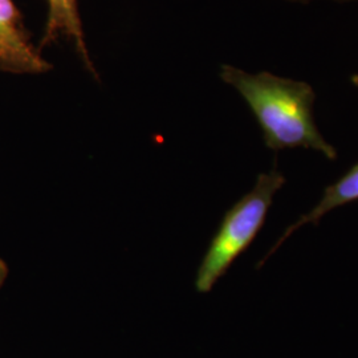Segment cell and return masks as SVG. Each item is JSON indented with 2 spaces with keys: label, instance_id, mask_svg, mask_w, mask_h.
I'll return each instance as SVG.
<instances>
[{
  "label": "cell",
  "instance_id": "3957f363",
  "mask_svg": "<svg viewBox=\"0 0 358 358\" xmlns=\"http://www.w3.org/2000/svg\"><path fill=\"white\" fill-rule=\"evenodd\" d=\"M53 69L36 48L13 0H0V72L43 75Z\"/></svg>",
  "mask_w": 358,
  "mask_h": 358
},
{
  "label": "cell",
  "instance_id": "8992f818",
  "mask_svg": "<svg viewBox=\"0 0 358 358\" xmlns=\"http://www.w3.org/2000/svg\"><path fill=\"white\" fill-rule=\"evenodd\" d=\"M7 273H8V268H7V264L0 259V287L3 285V282L7 278Z\"/></svg>",
  "mask_w": 358,
  "mask_h": 358
},
{
  "label": "cell",
  "instance_id": "5b68a950",
  "mask_svg": "<svg viewBox=\"0 0 358 358\" xmlns=\"http://www.w3.org/2000/svg\"><path fill=\"white\" fill-rule=\"evenodd\" d=\"M355 201H358V164L350 167L341 178L325 189L320 202L282 234V238L272 247L266 259H268L269 256L272 255L282 245V242L287 241L294 234V231L299 230L306 224H319L321 217L327 215L329 211L346 203H352ZM266 259L262 263H264Z\"/></svg>",
  "mask_w": 358,
  "mask_h": 358
},
{
  "label": "cell",
  "instance_id": "ba28073f",
  "mask_svg": "<svg viewBox=\"0 0 358 358\" xmlns=\"http://www.w3.org/2000/svg\"><path fill=\"white\" fill-rule=\"evenodd\" d=\"M352 83H353V85H356L358 88V75L352 77Z\"/></svg>",
  "mask_w": 358,
  "mask_h": 358
},
{
  "label": "cell",
  "instance_id": "6da1fadb",
  "mask_svg": "<svg viewBox=\"0 0 358 358\" xmlns=\"http://www.w3.org/2000/svg\"><path fill=\"white\" fill-rule=\"evenodd\" d=\"M220 78L239 92L255 115L266 146L279 152L304 148L337 158V150L322 137L313 117L316 93L304 81L279 77L269 72L248 73L223 64Z\"/></svg>",
  "mask_w": 358,
  "mask_h": 358
},
{
  "label": "cell",
  "instance_id": "277c9868",
  "mask_svg": "<svg viewBox=\"0 0 358 358\" xmlns=\"http://www.w3.org/2000/svg\"><path fill=\"white\" fill-rule=\"evenodd\" d=\"M48 15L44 34L38 50L50 47L60 38H71L76 47L77 53L87 71L96 80H100L99 72L90 59V53L85 43L84 28L78 11L77 0H47Z\"/></svg>",
  "mask_w": 358,
  "mask_h": 358
},
{
  "label": "cell",
  "instance_id": "7a4b0ae2",
  "mask_svg": "<svg viewBox=\"0 0 358 358\" xmlns=\"http://www.w3.org/2000/svg\"><path fill=\"white\" fill-rule=\"evenodd\" d=\"M284 183L285 178L278 169L260 174L255 187L226 213L196 273L195 288L199 294L210 292L235 259L252 243L264 224L273 196Z\"/></svg>",
  "mask_w": 358,
  "mask_h": 358
},
{
  "label": "cell",
  "instance_id": "52a82bcc",
  "mask_svg": "<svg viewBox=\"0 0 358 358\" xmlns=\"http://www.w3.org/2000/svg\"><path fill=\"white\" fill-rule=\"evenodd\" d=\"M292 1H300V3H308L312 0H292ZM333 1H350V0H333Z\"/></svg>",
  "mask_w": 358,
  "mask_h": 358
}]
</instances>
